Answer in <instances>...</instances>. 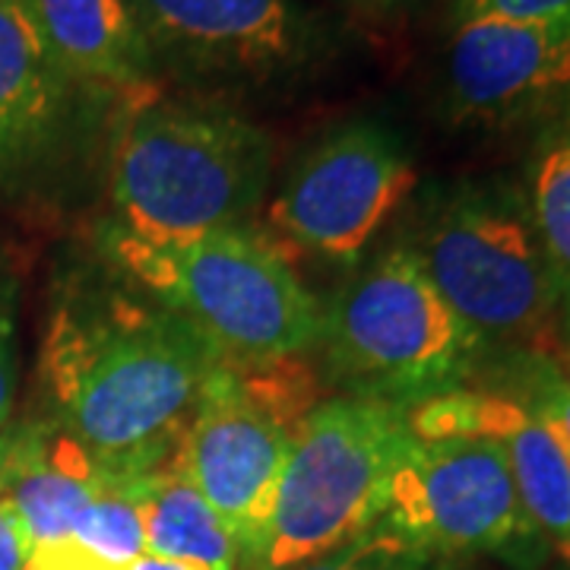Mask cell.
Returning <instances> with one entry per match:
<instances>
[{"label":"cell","mask_w":570,"mask_h":570,"mask_svg":"<svg viewBox=\"0 0 570 570\" xmlns=\"http://www.w3.org/2000/svg\"><path fill=\"white\" fill-rule=\"evenodd\" d=\"M216 367L204 336L124 273L77 288L41 352L55 425L111 475H146L175 456Z\"/></svg>","instance_id":"cell-1"},{"label":"cell","mask_w":570,"mask_h":570,"mask_svg":"<svg viewBox=\"0 0 570 570\" xmlns=\"http://www.w3.org/2000/svg\"><path fill=\"white\" fill-rule=\"evenodd\" d=\"M273 140L223 105L140 96L108 153L115 228L153 245L242 232L264 204Z\"/></svg>","instance_id":"cell-2"},{"label":"cell","mask_w":570,"mask_h":570,"mask_svg":"<svg viewBox=\"0 0 570 570\" xmlns=\"http://www.w3.org/2000/svg\"><path fill=\"white\" fill-rule=\"evenodd\" d=\"M102 254L194 326L219 365H276L317 346L321 302L276 247L245 228L153 245L108 225Z\"/></svg>","instance_id":"cell-3"},{"label":"cell","mask_w":570,"mask_h":570,"mask_svg":"<svg viewBox=\"0 0 570 570\" xmlns=\"http://www.w3.org/2000/svg\"><path fill=\"white\" fill-rule=\"evenodd\" d=\"M406 247L485 346L554 352L564 317L527 190L508 181H460L434 190Z\"/></svg>","instance_id":"cell-4"},{"label":"cell","mask_w":570,"mask_h":570,"mask_svg":"<svg viewBox=\"0 0 570 570\" xmlns=\"http://www.w3.org/2000/svg\"><path fill=\"white\" fill-rule=\"evenodd\" d=\"M317 343L330 381L346 396L406 412L466 387L489 355L406 242L381 250L321 307Z\"/></svg>","instance_id":"cell-5"},{"label":"cell","mask_w":570,"mask_h":570,"mask_svg":"<svg viewBox=\"0 0 570 570\" xmlns=\"http://www.w3.org/2000/svg\"><path fill=\"white\" fill-rule=\"evenodd\" d=\"M409 412L330 396L295 425L264 535L242 570H298L374 530L412 444Z\"/></svg>","instance_id":"cell-6"},{"label":"cell","mask_w":570,"mask_h":570,"mask_svg":"<svg viewBox=\"0 0 570 570\" xmlns=\"http://www.w3.org/2000/svg\"><path fill=\"white\" fill-rule=\"evenodd\" d=\"M374 527L415 549L501 558L513 570H535L549 551L504 453L485 438H412Z\"/></svg>","instance_id":"cell-7"},{"label":"cell","mask_w":570,"mask_h":570,"mask_svg":"<svg viewBox=\"0 0 570 570\" xmlns=\"http://www.w3.org/2000/svg\"><path fill=\"white\" fill-rule=\"evenodd\" d=\"M415 187L406 142L374 118L336 124L288 168L266 219L317 261L355 266Z\"/></svg>","instance_id":"cell-8"},{"label":"cell","mask_w":570,"mask_h":570,"mask_svg":"<svg viewBox=\"0 0 570 570\" xmlns=\"http://www.w3.org/2000/svg\"><path fill=\"white\" fill-rule=\"evenodd\" d=\"M305 412L307 406L279 396L261 377L219 365L184 425L175 463L235 539L238 570L264 535L292 434Z\"/></svg>","instance_id":"cell-9"},{"label":"cell","mask_w":570,"mask_h":570,"mask_svg":"<svg viewBox=\"0 0 570 570\" xmlns=\"http://www.w3.org/2000/svg\"><path fill=\"white\" fill-rule=\"evenodd\" d=\"M153 61L204 80L295 73L321 45L314 13L298 0H127Z\"/></svg>","instance_id":"cell-10"},{"label":"cell","mask_w":570,"mask_h":570,"mask_svg":"<svg viewBox=\"0 0 570 570\" xmlns=\"http://www.w3.org/2000/svg\"><path fill=\"white\" fill-rule=\"evenodd\" d=\"M570 105V17L453 26L444 108L456 124L513 127Z\"/></svg>","instance_id":"cell-11"},{"label":"cell","mask_w":570,"mask_h":570,"mask_svg":"<svg viewBox=\"0 0 570 570\" xmlns=\"http://www.w3.org/2000/svg\"><path fill=\"white\" fill-rule=\"evenodd\" d=\"M415 438H485L508 460L532 527L570 564V450L554 428L504 390L463 387L409 409Z\"/></svg>","instance_id":"cell-12"},{"label":"cell","mask_w":570,"mask_h":570,"mask_svg":"<svg viewBox=\"0 0 570 570\" xmlns=\"http://www.w3.org/2000/svg\"><path fill=\"white\" fill-rule=\"evenodd\" d=\"M77 89L29 0H0V168L39 156L61 137Z\"/></svg>","instance_id":"cell-13"},{"label":"cell","mask_w":570,"mask_h":570,"mask_svg":"<svg viewBox=\"0 0 570 570\" xmlns=\"http://www.w3.org/2000/svg\"><path fill=\"white\" fill-rule=\"evenodd\" d=\"M111 472L58 425H29L17 431L3 469L0 498L13 508L32 549L63 542L80 513L105 489Z\"/></svg>","instance_id":"cell-14"},{"label":"cell","mask_w":570,"mask_h":570,"mask_svg":"<svg viewBox=\"0 0 570 570\" xmlns=\"http://www.w3.org/2000/svg\"><path fill=\"white\" fill-rule=\"evenodd\" d=\"M63 70L86 86L149 96L156 61L127 0H29Z\"/></svg>","instance_id":"cell-15"},{"label":"cell","mask_w":570,"mask_h":570,"mask_svg":"<svg viewBox=\"0 0 570 570\" xmlns=\"http://www.w3.org/2000/svg\"><path fill=\"white\" fill-rule=\"evenodd\" d=\"M146 554L204 570H238V546L175 456L142 475Z\"/></svg>","instance_id":"cell-16"},{"label":"cell","mask_w":570,"mask_h":570,"mask_svg":"<svg viewBox=\"0 0 570 570\" xmlns=\"http://www.w3.org/2000/svg\"><path fill=\"white\" fill-rule=\"evenodd\" d=\"M527 204L558 285L561 317L570 326V124L542 142L532 163Z\"/></svg>","instance_id":"cell-17"},{"label":"cell","mask_w":570,"mask_h":570,"mask_svg":"<svg viewBox=\"0 0 570 570\" xmlns=\"http://www.w3.org/2000/svg\"><path fill=\"white\" fill-rule=\"evenodd\" d=\"M140 489L142 475H111L92 504L80 513L70 539L111 564L130 568L146 554Z\"/></svg>","instance_id":"cell-18"},{"label":"cell","mask_w":570,"mask_h":570,"mask_svg":"<svg viewBox=\"0 0 570 570\" xmlns=\"http://www.w3.org/2000/svg\"><path fill=\"white\" fill-rule=\"evenodd\" d=\"M298 570H475L469 561L415 549L384 530H367L355 542L330 551Z\"/></svg>","instance_id":"cell-19"},{"label":"cell","mask_w":570,"mask_h":570,"mask_svg":"<svg viewBox=\"0 0 570 570\" xmlns=\"http://www.w3.org/2000/svg\"><path fill=\"white\" fill-rule=\"evenodd\" d=\"M513 390H504L517 396L520 403L546 419L554 434L570 450V374L554 365L551 355H527L520 352V371L513 374Z\"/></svg>","instance_id":"cell-20"},{"label":"cell","mask_w":570,"mask_h":570,"mask_svg":"<svg viewBox=\"0 0 570 570\" xmlns=\"http://www.w3.org/2000/svg\"><path fill=\"white\" fill-rule=\"evenodd\" d=\"M570 17V0H450L453 26L466 22H546Z\"/></svg>","instance_id":"cell-21"},{"label":"cell","mask_w":570,"mask_h":570,"mask_svg":"<svg viewBox=\"0 0 570 570\" xmlns=\"http://www.w3.org/2000/svg\"><path fill=\"white\" fill-rule=\"evenodd\" d=\"M17 321H13V295L0 288V431L10 428L13 406H17Z\"/></svg>","instance_id":"cell-22"},{"label":"cell","mask_w":570,"mask_h":570,"mask_svg":"<svg viewBox=\"0 0 570 570\" xmlns=\"http://www.w3.org/2000/svg\"><path fill=\"white\" fill-rule=\"evenodd\" d=\"M29 568L32 570H130L124 564H111L89 549L77 546L73 539L63 542H48V546H36L29 554Z\"/></svg>","instance_id":"cell-23"},{"label":"cell","mask_w":570,"mask_h":570,"mask_svg":"<svg viewBox=\"0 0 570 570\" xmlns=\"http://www.w3.org/2000/svg\"><path fill=\"white\" fill-rule=\"evenodd\" d=\"M29 554H32L29 535L22 532L13 508L0 498V570H26Z\"/></svg>","instance_id":"cell-24"},{"label":"cell","mask_w":570,"mask_h":570,"mask_svg":"<svg viewBox=\"0 0 570 570\" xmlns=\"http://www.w3.org/2000/svg\"><path fill=\"white\" fill-rule=\"evenodd\" d=\"M333 3H340L343 10L355 13V17H377L381 20V17H393V13L406 10L419 0H333Z\"/></svg>","instance_id":"cell-25"},{"label":"cell","mask_w":570,"mask_h":570,"mask_svg":"<svg viewBox=\"0 0 570 570\" xmlns=\"http://www.w3.org/2000/svg\"><path fill=\"white\" fill-rule=\"evenodd\" d=\"M130 570H204L197 564H184V561H165V558H153V554H142L137 558Z\"/></svg>","instance_id":"cell-26"},{"label":"cell","mask_w":570,"mask_h":570,"mask_svg":"<svg viewBox=\"0 0 570 570\" xmlns=\"http://www.w3.org/2000/svg\"><path fill=\"white\" fill-rule=\"evenodd\" d=\"M13 438L17 431H0V482H3V469H7V460H10V450H13Z\"/></svg>","instance_id":"cell-27"},{"label":"cell","mask_w":570,"mask_h":570,"mask_svg":"<svg viewBox=\"0 0 570 570\" xmlns=\"http://www.w3.org/2000/svg\"><path fill=\"white\" fill-rule=\"evenodd\" d=\"M26 570H32V568H26Z\"/></svg>","instance_id":"cell-28"}]
</instances>
